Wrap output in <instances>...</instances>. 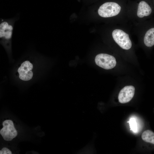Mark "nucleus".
Masks as SVG:
<instances>
[{"label":"nucleus","mask_w":154,"mask_h":154,"mask_svg":"<svg viewBox=\"0 0 154 154\" xmlns=\"http://www.w3.org/2000/svg\"><path fill=\"white\" fill-rule=\"evenodd\" d=\"M3 128L0 131V133L3 139L6 141H11L15 137L17 132L13 122L10 120H6L3 123Z\"/></svg>","instance_id":"obj_5"},{"label":"nucleus","mask_w":154,"mask_h":154,"mask_svg":"<svg viewBox=\"0 0 154 154\" xmlns=\"http://www.w3.org/2000/svg\"><path fill=\"white\" fill-rule=\"evenodd\" d=\"M12 152L8 148L6 147L3 148L0 151V154H11Z\"/></svg>","instance_id":"obj_12"},{"label":"nucleus","mask_w":154,"mask_h":154,"mask_svg":"<svg viewBox=\"0 0 154 154\" xmlns=\"http://www.w3.org/2000/svg\"><path fill=\"white\" fill-rule=\"evenodd\" d=\"M95 60L97 65L106 70L112 69L115 67L116 64L115 57L107 54H98L96 56Z\"/></svg>","instance_id":"obj_4"},{"label":"nucleus","mask_w":154,"mask_h":154,"mask_svg":"<svg viewBox=\"0 0 154 154\" xmlns=\"http://www.w3.org/2000/svg\"><path fill=\"white\" fill-rule=\"evenodd\" d=\"M154 13L153 9L145 1H141L138 3L136 13L138 18L139 19L149 18Z\"/></svg>","instance_id":"obj_7"},{"label":"nucleus","mask_w":154,"mask_h":154,"mask_svg":"<svg viewBox=\"0 0 154 154\" xmlns=\"http://www.w3.org/2000/svg\"><path fill=\"white\" fill-rule=\"evenodd\" d=\"M142 139L145 141L154 144V133L147 130L144 131L141 135Z\"/></svg>","instance_id":"obj_10"},{"label":"nucleus","mask_w":154,"mask_h":154,"mask_svg":"<svg viewBox=\"0 0 154 154\" xmlns=\"http://www.w3.org/2000/svg\"><path fill=\"white\" fill-rule=\"evenodd\" d=\"M19 15L9 19H1L0 38L1 42L7 48L10 47L15 23L19 20Z\"/></svg>","instance_id":"obj_1"},{"label":"nucleus","mask_w":154,"mask_h":154,"mask_svg":"<svg viewBox=\"0 0 154 154\" xmlns=\"http://www.w3.org/2000/svg\"><path fill=\"white\" fill-rule=\"evenodd\" d=\"M113 40L121 49L128 50L132 47V42L129 35L122 29L117 28L114 29L112 33Z\"/></svg>","instance_id":"obj_2"},{"label":"nucleus","mask_w":154,"mask_h":154,"mask_svg":"<svg viewBox=\"0 0 154 154\" xmlns=\"http://www.w3.org/2000/svg\"><path fill=\"white\" fill-rule=\"evenodd\" d=\"M33 68V65L29 61L23 62L18 70L19 78L24 81L31 80L33 76V72L31 71Z\"/></svg>","instance_id":"obj_8"},{"label":"nucleus","mask_w":154,"mask_h":154,"mask_svg":"<svg viewBox=\"0 0 154 154\" xmlns=\"http://www.w3.org/2000/svg\"><path fill=\"white\" fill-rule=\"evenodd\" d=\"M145 26L142 35L143 42L145 47L150 48L154 46V21H148Z\"/></svg>","instance_id":"obj_6"},{"label":"nucleus","mask_w":154,"mask_h":154,"mask_svg":"<svg viewBox=\"0 0 154 154\" xmlns=\"http://www.w3.org/2000/svg\"><path fill=\"white\" fill-rule=\"evenodd\" d=\"M135 88L132 85L124 86L119 92L118 95L119 102L125 104L129 102L133 98L135 94Z\"/></svg>","instance_id":"obj_9"},{"label":"nucleus","mask_w":154,"mask_h":154,"mask_svg":"<svg viewBox=\"0 0 154 154\" xmlns=\"http://www.w3.org/2000/svg\"><path fill=\"white\" fill-rule=\"evenodd\" d=\"M131 128V130L135 132H136L137 131V126L135 118H131L129 122Z\"/></svg>","instance_id":"obj_11"},{"label":"nucleus","mask_w":154,"mask_h":154,"mask_svg":"<svg viewBox=\"0 0 154 154\" xmlns=\"http://www.w3.org/2000/svg\"><path fill=\"white\" fill-rule=\"evenodd\" d=\"M121 6L117 3L108 2L101 5L98 10V13L101 17L107 18L118 15L121 12Z\"/></svg>","instance_id":"obj_3"}]
</instances>
